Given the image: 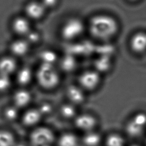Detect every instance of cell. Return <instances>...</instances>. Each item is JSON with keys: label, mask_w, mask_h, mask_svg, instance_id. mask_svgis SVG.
Segmentation results:
<instances>
[{"label": "cell", "mask_w": 146, "mask_h": 146, "mask_svg": "<svg viewBox=\"0 0 146 146\" xmlns=\"http://www.w3.org/2000/svg\"><path fill=\"white\" fill-rule=\"evenodd\" d=\"M41 64L55 65L59 60L56 54L51 50H44L40 54Z\"/></svg>", "instance_id": "cell-19"}, {"label": "cell", "mask_w": 146, "mask_h": 146, "mask_svg": "<svg viewBox=\"0 0 146 146\" xmlns=\"http://www.w3.org/2000/svg\"><path fill=\"white\" fill-rule=\"evenodd\" d=\"M102 74L94 68L83 71L78 78V84L84 91H92L101 84Z\"/></svg>", "instance_id": "cell-5"}, {"label": "cell", "mask_w": 146, "mask_h": 146, "mask_svg": "<svg viewBox=\"0 0 146 146\" xmlns=\"http://www.w3.org/2000/svg\"><path fill=\"white\" fill-rule=\"evenodd\" d=\"M47 10L39 0H31L27 2L23 9V15L31 22L42 19Z\"/></svg>", "instance_id": "cell-7"}, {"label": "cell", "mask_w": 146, "mask_h": 146, "mask_svg": "<svg viewBox=\"0 0 146 146\" xmlns=\"http://www.w3.org/2000/svg\"><path fill=\"white\" fill-rule=\"evenodd\" d=\"M144 146H146V140H145V144Z\"/></svg>", "instance_id": "cell-33"}, {"label": "cell", "mask_w": 146, "mask_h": 146, "mask_svg": "<svg viewBox=\"0 0 146 146\" xmlns=\"http://www.w3.org/2000/svg\"><path fill=\"white\" fill-rule=\"evenodd\" d=\"M31 47L30 44L25 38L17 37L9 44L10 55L17 59L25 56L29 52Z\"/></svg>", "instance_id": "cell-9"}, {"label": "cell", "mask_w": 146, "mask_h": 146, "mask_svg": "<svg viewBox=\"0 0 146 146\" xmlns=\"http://www.w3.org/2000/svg\"><path fill=\"white\" fill-rule=\"evenodd\" d=\"M87 24V31L95 40L107 42L119 31V23L113 16L106 13H98L91 16Z\"/></svg>", "instance_id": "cell-1"}, {"label": "cell", "mask_w": 146, "mask_h": 146, "mask_svg": "<svg viewBox=\"0 0 146 146\" xmlns=\"http://www.w3.org/2000/svg\"><path fill=\"white\" fill-rule=\"evenodd\" d=\"M125 137L121 133L112 132L110 133L106 138V146H126Z\"/></svg>", "instance_id": "cell-17"}, {"label": "cell", "mask_w": 146, "mask_h": 146, "mask_svg": "<svg viewBox=\"0 0 146 146\" xmlns=\"http://www.w3.org/2000/svg\"><path fill=\"white\" fill-rule=\"evenodd\" d=\"M25 38L32 46L33 44H36L40 41L41 34L38 31L32 29Z\"/></svg>", "instance_id": "cell-26"}, {"label": "cell", "mask_w": 146, "mask_h": 146, "mask_svg": "<svg viewBox=\"0 0 146 146\" xmlns=\"http://www.w3.org/2000/svg\"><path fill=\"white\" fill-rule=\"evenodd\" d=\"M47 10L53 9L57 6L59 0H39Z\"/></svg>", "instance_id": "cell-28"}, {"label": "cell", "mask_w": 146, "mask_h": 146, "mask_svg": "<svg viewBox=\"0 0 146 146\" xmlns=\"http://www.w3.org/2000/svg\"><path fill=\"white\" fill-rule=\"evenodd\" d=\"M54 139L52 131L44 127L36 128L30 135V141L33 146H50Z\"/></svg>", "instance_id": "cell-6"}, {"label": "cell", "mask_w": 146, "mask_h": 146, "mask_svg": "<svg viewBox=\"0 0 146 146\" xmlns=\"http://www.w3.org/2000/svg\"><path fill=\"white\" fill-rule=\"evenodd\" d=\"M38 110L39 111L42 115H47L51 111L52 107L47 103H43L39 106V107Z\"/></svg>", "instance_id": "cell-29"}, {"label": "cell", "mask_w": 146, "mask_h": 146, "mask_svg": "<svg viewBox=\"0 0 146 146\" xmlns=\"http://www.w3.org/2000/svg\"><path fill=\"white\" fill-rule=\"evenodd\" d=\"M129 46L131 51L136 54L140 55L146 52V31H139L131 37Z\"/></svg>", "instance_id": "cell-10"}, {"label": "cell", "mask_w": 146, "mask_h": 146, "mask_svg": "<svg viewBox=\"0 0 146 146\" xmlns=\"http://www.w3.org/2000/svg\"><path fill=\"white\" fill-rule=\"evenodd\" d=\"M16 146H26V145H23V144H19V145H16Z\"/></svg>", "instance_id": "cell-32"}, {"label": "cell", "mask_w": 146, "mask_h": 146, "mask_svg": "<svg viewBox=\"0 0 146 146\" xmlns=\"http://www.w3.org/2000/svg\"><path fill=\"white\" fill-rule=\"evenodd\" d=\"M3 115L7 120L13 121L15 120L18 116V108L14 106L6 107L4 110Z\"/></svg>", "instance_id": "cell-25"}, {"label": "cell", "mask_w": 146, "mask_h": 146, "mask_svg": "<svg viewBox=\"0 0 146 146\" xmlns=\"http://www.w3.org/2000/svg\"><path fill=\"white\" fill-rule=\"evenodd\" d=\"M124 132L132 139L143 137L146 133V112L137 111L132 114L125 123Z\"/></svg>", "instance_id": "cell-4"}, {"label": "cell", "mask_w": 146, "mask_h": 146, "mask_svg": "<svg viewBox=\"0 0 146 146\" xmlns=\"http://www.w3.org/2000/svg\"><path fill=\"white\" fill-rule=\"evenodd\" d=\"M61 115L66 119H71L75 116L76 113L75 105L71 103L63 104L60 108Z\"/></svg>", "instance_id": "cell-23"}, {"label": "cell", "mask_w": 146, "mask_h": 146, "mask_svg": "<svg viewBox=\"0 0 146 146\" xmlns=\"http://www.w3.org/2000/svg\"><path fill=\"white\" fill-rule=\"evenodd\" d=\"M11 77L0 75V93L7 91L11 87Z\"/></svg>", "instance_id": "cell-27"}, {"label": "cell", "mask_w": 146, "mask_h": 146, "mask_svg": "<svg viewBox=\"0 0 146 146\" xmlns=\"http://www.w3.org/2000/svg\"><path fill=\"white\" fill-rule=\"evenodd\" d=\"M111 67V61L108 56H102L96 59L94 69L102 74V72L108 71Z\"/></svg>", "instance_id": "cell-21"}, {"label": "cell", "mask_w": 146, "mask_h": 146, "mask_svg": "<svg viewBox=\"0 0 146 146\" xmlns=\"http://www.w3.org/2000/svg\"><path fill=\"white\" fill-rule=\"evenodd\" d=\"M32 22L24 15L14 17L11 22L12 31L18 38H25L31 31Z\"/></svg>", "instance_id": "cell-8"}, {"label": "cell", "mask_w": 146, "mask_h": 146, "mask_svg": "<svg viewBox=\"0 0 146 146\" xmlns=\"http://www.w3.org/2000/svg\"><path fill=\"white\" fill-rule=\"evenodd\" d=\"M126 146H143V145H141L137 143H131L129 144H127Z\"/></svg>", "instance_id": "cell-30"}, {"label": "cell", "mask_w": 146, "mask_h": 146, "mask_svg": "<svg viewBox=\"0 0 146 146\" xmlns=\"http://www.w3.org/2000/svg\"><path fill=\"white\" fill-rule=\"evenodd\" d=\"M15 141L13 135L9 131L0 129V146H15Z\"/></svg>", "instance_id": "cell-22"}, {"label": "cell", "mask_w": 146, "mask_h": 146, "mask_svg": "<svg viewBox=\"0 0 146 146\" xmlns=\"http://www.w3.org/2000/svg\"><path fill=\"white\" fill-rule=\"evenodd\" d=\"M82 141L85 146H98L101 141V136L98 132L91 131L85 132Z\"/></svg>", "instance_id": "cell-18"}, {"label": "cell", "mask_w": 146, "mask_h": 146, "mask_svg": "<svg viewBox=\"0 0 146 146\" xmlns=\"http://www.w3.org/2000/svg\"><path fill=\"white\" fill-rule=\"evenodd\" d=\"M66 93L70 103L75 106L82 104L85 100V91L78 84H71L68 86Z\"/></svg>", "instance_id": "cell-14"}, {"label": "cell", "mask_w": 146, "mask_h": 146, "mask_svg": "<svg viewBox=\"0 0 146 146\" xmlns=\"http://www.w3.org/2000/svg\"><path fill=\"white\" fill-rule=\"evenodd\" d=\"M35 80L38 84L44 90L55 89L59 86L61 80L60 71L55 65L40 63L35 71Z\"/></svg>", "instance_id": "cell-2"}, {"label": "cell", "mask_w": 146, "mask_h": 146, "mask_svg": "<svg viewBox=\"0 0 146 146\" xmlns=\"http://www.w3.org/2000/svg\"><path fill=\"white\" fill-rule=\"evenodd\" d=\"M42 116L38 109H30L24 113L22 116L23 123L26 126H34L39 123Z\"/></svg>", "instance_id": "cell-16"}, {"label": "cell", "mask_w": 146, "mask_h": 146, "mask_svg": "<svg viewBox=\"0 0 146 146\" xmlns=\"http://www.w3.org/2000/svg\"><path fill=\"white\" fill-rule=\"evenodd\" d=\"M62 68L64 71H70L74 70L76 66L75 59H74L72 56H65L62 59L59 60Z\"/></svg>", "instance_id": "cell-24"}, {"label": "cell", "mask_w": 146, "mask_h": 146, "mask_svg": "<svg viewBox=\"0 0 146 146\" xmlns=\"http://www.w3.org/2000/svg\"><path fill=\"white\" fill-rule=\"evenodd\" d=\"M87 31V24L80 18L71 17L66 19L60 28L61 38L67 42L75 41Z\"/></svg>", "instance_id": "cell-3"}, {"label": "cell", "mask_w": 146, "mask_h": 146, "mask_svg": "<svg viewBox=\"0 0 146 146\" xmlns=\"http://www.w3.org/2000/svg\"><path fill=\"white\" fill-rule=\"evenodd\" d=\"M128 2H132V3H135V2H137L140 0H127Z\"/></svg>", "instance_id": "cell-31"}, {"label": "cell", "mask_w": 146, "mask_h": 146, "mask_svg": "<svg viewBox=\"0 0 146 146\" xmlns=\"http://www.w3.org/2000/svg\"><path fill=\"white\" fill-rule=\"evenodd\" d=\"M78 139L74 134L67 132L62 134L58 140V146H78Z\"/></svg>", "instance_id": "cell-20"}, {"label": "cell", "mask_w": 146, "mask_h": 146, "mask_svg": "<svg viewBox=\"0 0 146 146\" xmlns=\"http://www.w3.org/2000/svg\"><path fill=\"white\" fill-rule=\"evenodd\" d=\"M19 68L17 59L11 55L0 58V75L11 77Z\"/></svg>", "instance_id": "cell-11"}, {"label": "cell", "mask_w": 146, "mask_h": 146, "mask_svg": "<svg viewBox=\"0 0 146 146\" xmlns=\"http://www.w3.org/2000/svg\"><path fill=\"white\" fill-rule=\"evenodd\" d=\"M96 124V119L90 114H81L77 116L75 119V125L76 127L85 132L93 131Z\"/></svg>", "instance_id": "cell-13"}, {"label": "cell", "mask_w": 146, "mask_h": 146, "mask_svg": "<svg viewBox=\"0 0 146 146\" xmlns=\"http://www.w3.org/2000/svg\"><path fill=\"white\" fill-rule=\"evenodd\" d=\"M14 75L16 82L23 88H25L35 79V72L27 66L19 67Z\"/></svg>", "instance_id": "cell-12"}, {"label": "cell", "mask_w": 146, "mask_h": 146, "mask_svg": "<svg viewBox=\"0 0 146 146\" xmlns=\"http://www.w3.org/2000/svg\"><path fill=\"white\" fill-rule=\"evenodd\" d=\"M31 98V92L25 88L21 87L15 91L13 94L14 106L18 108L25 107L30 103Z\"/></svg>", "instance_id": "cell-15"}]
</instances>
